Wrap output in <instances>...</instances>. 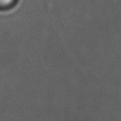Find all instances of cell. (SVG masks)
<instances>
[{
  "mask_svg": "<svg viewBox=\"0 0 121 121\" xmlns=\"http://www.w3.org/2000/svg\"><path fill=\"white\" fill-rule=\"evenodd\" d=\"M17 3L18 0H0V10H10L12 8H13Z\"/></svg>",
  "mask_w": 121,
  "mask_h": 121,
  "instance_id": "obj_1",
  "label": "cell"
}]
</instances>
